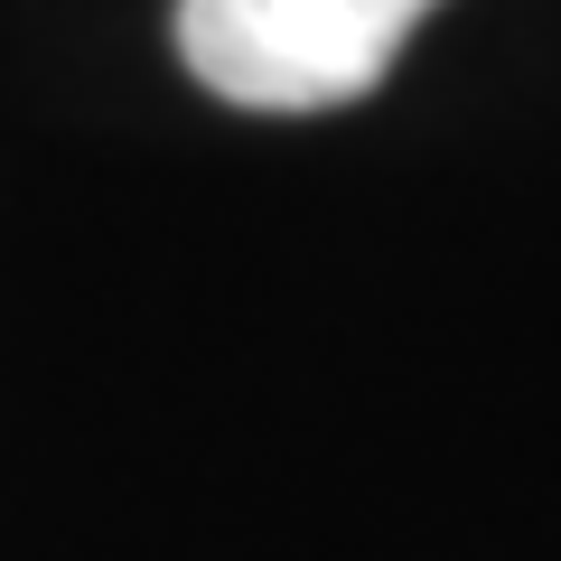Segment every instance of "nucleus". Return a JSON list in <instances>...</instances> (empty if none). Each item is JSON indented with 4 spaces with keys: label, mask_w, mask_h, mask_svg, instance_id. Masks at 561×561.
Returning <instances> with one entry per match:
<instances>
[{
    "label": "nucleus",
    "mask_w": 561,
    "mask_h": 561,
    "mask_svg": "<svg viewBox=\"0 0 561 561\" xmlns=\"http://www.w3.org/2000/svg\"><path fill=\"white\" fill-rule=\"evenodd\" d=\"M440 0H179V57L243 113L365 103Z\"/></svg>",
    "instance_id": "obj_1"
}]
</instances>
